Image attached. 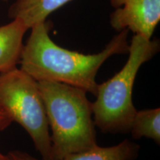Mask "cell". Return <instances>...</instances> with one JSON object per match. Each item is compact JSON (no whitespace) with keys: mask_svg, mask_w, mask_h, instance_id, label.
<instances>
[{"mask_svg":"<svg viewBox=\"0 0 160 160\" xmlns=\"http://www.w3.org/2000/svg\"><path fill=\"white\" fill-rule=\"evenodd\" d=\"M31 29L22 51L20 68L37 81L67 84L94 96L99 85L96 77L101 66L112 56L127 53L129 49L128 30L118 32L99 53L84 54L56 44L50 37V25L46 21Z\"/></svg>","mask_w":160,"mask_h":160,"instance_id":"1","label":"cell"},{"mask_svg":"<svg viewBox=\"0 0 160 160\" xmlns=\"http://www.w3.org/2000/svg\"><path fill=\"white\" fill-rule=\"evenodd\" d=\"M11 122L12 121L8 117V116L6 114L5 112L0 108V131L7 128Z\"/></svg>","mask_w":160,"mask_h":160,"instance_id":"11","label":"cell"},{"mask_svg":"<svg viewBox=\"0 0 160 160\" xmlns=\"http://www.w3.org/2000/svg\"><path fill=\"white\" fill-rule=\"evenodd\" d=\"M4 1H7V0H4Z\"/></svg>","mask_w":160,"mask_h":160,"instance_id":"13","label":"cell"},{"mask_svg":"<svg viewBox=\"0 0 160 160\" xmlns=\"http://www.w3.org/2000/svg\"><path fill=\"white\" fill-rule=\"evenodd\" d=\"M0 108L31 137L43 160H51V134L38 82L21 68L0 73Z\"/></svg>","mask_w":160,"mask_h":160,"instance_id":"4","label":"cell"},{"mask_svg":"<svg viewBox=\"0 0 160 160\" xmlns=\"http://www.w3.org/2000/svg\"><path fill=\"white\" fill-rule=\"evenodd\" d=\"M51 130V160L97 145L91 102L86 92L67 84L37 81Z\"/></svg>","mask_w":160,"mask_h":160,"instance_id":"2","label":"cell"},{"mask_svg":"<svg viewBox=\"0 0 160 160\" xmlns=\"http://www.w3.org/2000/svg\"><path fill=\"white\" fill-rule=\"evenodd\" d=\"M72 0H17L11 6L9 15L19 19L31 29L37 24L45 22L51 13Z\"/></svg>","mask_w":160,"mask_h":160,"instance_id":"7","label":"cell"},{"mask_svg":"<svg viewBox=\"0 0 160 160\" xmlns=\"http://www.w3.org/2000/svg\"><path fill=\"white\" fill-rule=\"evenodd\" d=\"M130 132L134 139L146 137L160 143V109L159 108L137 111Z\"/></svg>","mask_w":160,"mask_h":160,"instance_id":"9","label":"cell"},{"mask_svg":"<svg viewBox=\"0 0 160 160\" xmlns=\"http://www.w3.org/2000/svg\"><path fill=\"white\" fill-rule=\"evenodd\" d=\"M28 29L19 19L0 26V73L14 68L19 63L23 37Z\"/></svg>","mask_w":160,"mask_h":160,"instance_id":"6","label":"cell"},{"mask_svg":"<svg viewBox=\"0 0 160 160\" xmlns=\"http://www.w3.org/2000/svg\"><path fill=\"white\" fill-rule=\"evenodd\" d=\"M139 151L137 144L125 139L111 147H99L97 145L86 151L66 156L61 160H134Z\"/></svg>","mask_w":160,"mask_h":160,"instance_id":"8","label":"cell"},{"mask_svg":"<svg viewBox=\"0 0 160 160\" xmlns=\"http://www.w3.org/2000/svg\"><path fill=\"white\" fill-rule=\"evenodd\" d=\"M159 40L133 35L128 59L118 73L98 85L97 99L91 102L95 125L105 133H128L137 110L133 103V88L141 66L159 51Z\"/></svg>","mask_w":160,"mask_h":160,"instance_id":"3","label":"cell"},{"mask_svg":"<svg viewBox=\"0 0 160 160\" xmlns=\"http://www.w3.org/2000/svg\"><path fill=\"white\" fill-rule=\"evenodd\" d=\"M8 155L9 156L11 160H39L25 152L19 151H12L9 152Z\"/></svg>","mask_w":160,"mask_h":160,"instance_id":"10","label":"cell"},{"mask_svg":"<svg viewBox=\"0 0 160 160\" xmlns=\"http://www.w3.org/2000/svg\"><path fill=\"white\" fill-rule=\"evenodd\" d=\"M0 160H11L8 155H4L1 151H0Z\"/></svg>","mask_w":160,"mask_h":160,"instance_id":"12","label":"cell"},{"mask_svg":"<svg viewBox=\"0 0 160 160\" xmlns=\"http://www.w3.org/2000/svg\"><path fill=\"white\" fill-rule=\"evenodd\" d=\"M114 8L110 24L115 31L128 30L151 39L160 21V0H110Z\"/></svg>","mask_w":160,"mask_h":160,"instance_id":"5","label":"cell"}]
</instances>
